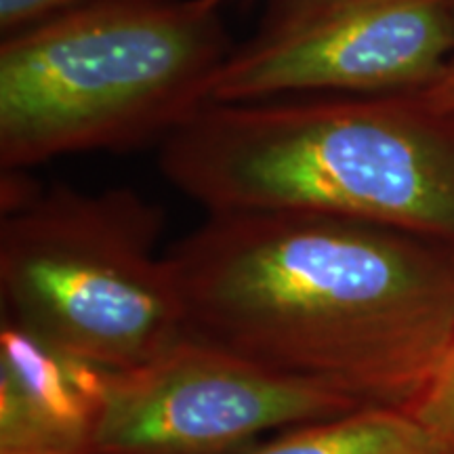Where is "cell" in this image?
<instances>
[{"label":"cell","mask_w":454,"mask_h":454,"mask_svg":"<svg viewBox=\"0 0 454 454\" xmlns=\"http://www.w3.org/2000/svg\"><path fill=\"white\" fill-rule=\"evenodd\" d=\"M190 337L406 411L454 340V247L320 213H208L167 251Z\"/></svg>","instance_id":"1"},{"label":"cell","mask_w":454,"mask_h":454,"mask_svg":"<svg viewBox=\"0 0 454 454\" xmlns=\"http://www.w3.org/2000/svg\"><path fill=\"white\" fill-rule=\"evenodd\" d=\"M158 162L207 213H320L454 247V116L408 95L207 104Z\"/></svg>","instance_id":"2"},{"label":"cell","mask_w":454,"mask_h":454,"mask_svg":"<svg viewBox=\"0 0 454 454\" xmlns=\"http://www.w3.org/2000/svg\"><path fill=\"white\" fill-rule=\"evenodd\" d=\"M223 0H93L0 43V168L162 141L211 101Z\"/></svg>","instance_id":"3"},{"label":"cell","mask_w":454,"mask_h":454,"mask_svg":"<svg viewBox=\"0 0 454 454\" xmlns=\"http://www.w3.org/2000/svg\"><path fill=\"white\" fill-rule=\"evenodd\" d=\"M24 173H3V316L106 371L184 339L177 284L158 253L160 208L127 187L41 190Z\"/></svg>","instance_id":"4"},{"label":"cell","mask_w":454,"mask_h":454,"mask_svg":"<svg viewBox=\"0 0 454 454\" xmlns=\"http://www.w3.org/2000/svg\"><path fill=\"white\" fill-rule=\"evenodd\" d=\"M452 51L454 0H271L208 104L414 95Z\"/></svg>","instance_id":"5"},{"label":"cell","mask_w":454,"mask_h":454,"mask_svg":"<svg viewBox=\"0 0 454 454\" xmlns=\"http://www.w3.org/2000/svg\"><path fill=\"white\" fill-rule=\"evenodd\" d=\"M362 408L185 334L152 360L110 371L95 454H242L270 431Z\"/></svg>","instance_id":"6"},{"label":"cell","mask_w":454,"mask_h":454,"mask_svg":"<svg viewBox=\"0 0 454 454\" xmlns=\"http://www.w3.org/2000/svg\"><path fill=\"white\" fill-rule=\"evenodd\" d=\"M107 379L3 316L0 454H95Z\"/></svg>","instance_id":"7"},{"label":"cell","mask_w":454,"mask_h":454,"mask_svg":"<svg viewBox=\"0 0 454 454\" xmlns=\"http://www.w3.org/2000/svg\"><path fill=\"white\" fill-rule=\"evenodd\" d=\"M242 454H442L402 408L362 406L339 417L284 429Z\"/></svg>","instance_id":"8"},{"label":"cell","mask_w":454,"mask_h":454,"mask_svg":"<svg viewBox=\"0 0 454 454\" xmlns=\"http://www.w3.org/2000/svg\"><path fill=\"white\" fill-rule=\"evenodd\" d=\"M406 412L427 431L442 454H454V340Z\"/></svg>","instance_id":"9"},{"label":"cell","mask_w":454,"mask_h":454,"mask_svg":"<svg viewBox=\"0 0 454 454\" xmlns=\"http://www.w3.org/2000/svg\"><path fill=\"white\" fill-rule=\"evenodd\" d=\"M89 3L93 0H0V34L13 36Z\"/></svg>","instance_id":"10"},{"label":"cell","mask_w":454,"mask_h":454,"mask_svg":"<svg viewBox=\"0 0 454 454\" xmlns=\"http://www.w3.org/2000/svg\"><path fill=\"white\" fill-rule=\"evenodd\" d=\"M408 98H412L421 106L429 107V110L454 116V51L440 76L435 78L427 89L419 90V93L414 95H408Z\"/></svg>","instance_id":"11"}]
</instances>
